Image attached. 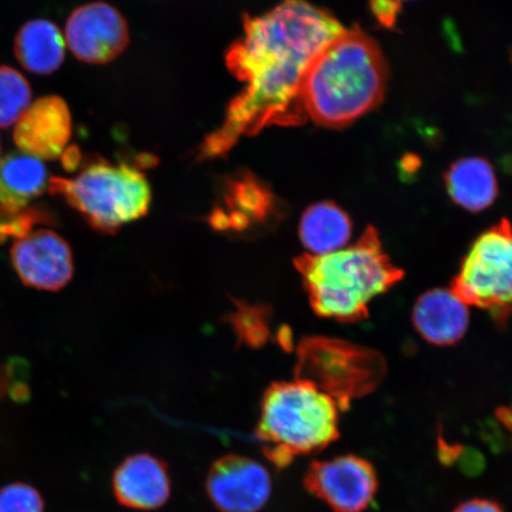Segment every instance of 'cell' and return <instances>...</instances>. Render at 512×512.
<instances>
[{
    "instance_id": "6da1fadb",
    "label": "cell",
    "mask_w": 512,
    "mask_h": 512,
    "mask_svg": "<svg viewBox=\"0 0 512 512\" xmlns=\"http://www.w3.org/2000/svg\"><path fill=\"white\" fill-rule=\"evenodd\" d=\"M344 30L329 10L309 0H283L264 15L245 16L242 36L228 49L226 62L246 87L230 102L219 130L204 139L198 159L226 155L241 137L271 125L304 124V76Z\"/></svg>"
},
{
    "instance_id": "7a4b0ae2",
    "label": "cell",
    "mask_w": 512,
    "mask_h": 512,
    "mask_svg": "<svg viewBox=\"0 0 512 512\" xmlns=\"http://www.w3.org/2000/svg\"><path fill=\"white\" fill-rule=\"evenodd\" d=\"M388 76L379 44L360 28L345 29L307 69L302 85L306 117L334 130L348 127L382 104Z\"/></svg>"
},
{
    "instance_id": "3957f363",
    "label": "cell",
    "mask_w": 512,
    "mask_h": 512,
    "mask_svg": "<svg viewBox=\"0 0 512 512\" xmlns=\"http://www.w3.org/2000/svg\"><path fill=\"white\" fill-rule=\"evenodd\" d=\"M313 311L338 322L366 318L369 304L403 277L383 251L379 233L369 227L351 246L294 260Z\"/></svg>"
},
{
    "instance_id": "277c9868",
    "label": "cell",
    "mask_w": 512,
    "mask_h": 512,
    "mask_svg": "<svg viewBox=\"0 0 512 512\" xmlns=\"http://www.w3.org/2000/svg\"><path fill=\"white\" fill-rule=\"evenodd\" d=\"M338 403L310 381L275 382L261 401L258 439L266 457L285 469L299 456L339 438Z\"/></svg>"
},
{
    "instance_id": "5b68a950",
    "label": "cell",
    "mask_w": 512,
    "mask_h": 512,
    "mask_svg": "<svg viewBox=\"0 0 512 512\" xmlns=\"http://www.w3.org/2000/svg\"><path fill=\"white\" fill-rule=\"evenodd\" d=\"M48 190L66 200L94 229L107 234L142 219L152 201L144 172L96 157L86 160L74 178L51 177Z\"/></svg>"
},
{
    "instance_id": "8992f818",
    "label": "cell",
    "mask_w": 512,
    "mask_h": 512,
    "mask_svg": "<svg viewBox=\"0 0 512 512\" xmlns=\"http://www.w3.org/2000/svg\"><path fill=\"white\" fill-rule=\"evenodd\" d=\"M451 290L467 305L488 311L498 323L512 316V226L502 220L467 252Z\"/></svg>"
},
{
    "instance_id": "52a82bcc",
    "label": "cell",
    "mask_w": 512,
    "mask_h": 512,
    "mask_svg": "<svg viewBox=\"0 0 512 512\" xmlns=\"http://www.w3.org/2000/svg\"><path fill=\"white\" fill-rule=\"evenodd\" d=\"M304 486L334 512H364L374 502L379 477L368 459L345 454L313 462Z\"/></svg>"
},
{
    "instance_id": "ba28073f",
    "label": "cell",
    "mask_w": 512,
    "mask_h": 512,
    "mask_svg": "<svg viewBox=\"0 0 512 512\" xmlns=\"http://www.w3.org/2000/svg\"><path fill=\"white\" fill-rule=\"evenodd\" d=\"M283 217V203L266 182L252 172L240 171L223 182L209 222L219 232L247 235L273 227Z\"/></svg>"
},
{
    "instance_id": "9c48e42d",
    "label": "cell",
    "mask_w": 512,
    "mask_h": 512,
    "mask_svg": "<svg viewBox=\"0 0 512 512\" xmlns=\"http://www.w3.org/2000/svg\"><path fill=\"white\" fill-rule=\"evenodd\" d=\"M66 38L76 59L105 64L124 53L130 42V30L124 16L112 5L93 2L70 14Z\"/></svg>"
},
{
    "instance_id": "30bf717a",
    "label": "cell",
    "mask_w": 512,
    "mask_h": 512,
    "mask_svg": "<svg viewBox=\"0 0 512 512\" xmlns=\"http://www.w3.org/2000/svg\"><path fill=\"white\" fill-rule=\"evenodd\" d=\"M11 262L24 285L59 291L73 278L72 249L54 230L37 229L15 240Z\"/></svg>"
},
{
    "instance_id": "8fae6325",
    "label": "cell",
    "mask_w": 512,
    "mask_h": 512,
    "mask_svg": "<svg viewBox=\"0 0 512 512\" xmlns=\"http://www.w3.org/2000/svg\"><path fill=\"white\" fill-rule=\"evenodd\" d=\"M207 490L222 512H258L271 497L272 479L266 467L255 460L229 454L211 466Z\"/></svg>"
},
{
    "instance_id": "7c38bea8",
    "label": "cell",
    "mask_w": 512,
    "mask_h": 512,
    "mask_svg": "<svg viewBox=\"0 0 512 512\" xmlns=\"http://www.w3.org/2000/svg\"><path fill=\"white\" fill-rule=\"evenodd\" d=\"M72 138V114L60 96L38 99L17 121L14 140L19 150L41 160L63 155Z\"/></svg>"
},
{
    "instance_id": "4fadbf2b",
    "label": "cell",
    "mask_w": 512,
    "mask_h": 512,
    "mask_svg": "<svg viewBox=\"0 0 512 512\" xmlns=\"http://www.w3.org/2000/svg\"><path fill=\"white\" fill-rule=\"evenodd\" d=\"M113 490L124 507L144 511L159 509L171 495L168 467L150 454L128 457L114 472Z\"/></svg>"
},
{
    "instance_id": "5bb4252c",
    "label": "cell",
    "mask_w": 512,
    "mask_h": 512,
    "mask_svg": "<svg viewBox=\"0 0 512 512\" xmlns=\"http://www.w3.org/2000/svg\"><path fill=\"white\" fill-rule=\"evenodd\" d=\"M469 305L452 290H433L421 296L413 310V323L427 342L452 345L469 326Z\"/></svg>"
},
{
    "instance_id": "9a60e30c",
    "label": "cell",
    "mask_w": 512,
    "mask_h": 512,
    "mask_svg": "<svg viewBox=\"0 0 512 512\" xmlns=\"http://www.w3.org/2000/svg\"><path fill=\"white\" fill-rule=\"evenodd\" d=\"M447 194L457 206L478 213L488 209L498 196L494 166L484 157H464L450 165L444 175Z\"/></svg>"
},
{
    "instance_id": "2e32d148",
    "label": "cell",
    "mask_w": 512,
    "mask_h": 512,
    "mask_svg": "<svg viewBox=\"0 0 512 512\" xmlns=\"http://www.w3.org/2000/svg\"><path fill=\"white\" fill-rule=\"evenodd\" d=\"M49 174L41 159L14 151L0 159V207L28 208L49 187Z\"/></svg>"
},
{
    "instance_id": "e0dca14e",
    "label": "cell",
    "mask_w": 512,
    "mask_h": 512,
    "mask_svg": "<svg viewBox=\"0 0 512 512\" xmlns=\"http://www.w3.org/2000/svg\"><path fill=\"white\" fill-rule=\"evenodd\" d=\"M299 239L311 255H325L349 245L352 223L347 211L335 202L312 204L299 222Z\"/></svg>"
},
{
    "instance_id": "ac0fdd59",
    "label": "cell",
    "mask_w": 512,
    "mask_h": 512,
    "mask_svg": "<svg viewBox=\"0 0 512 512\" xmlns=\"http://www.w3.org/2000/svg\"><path fill=\"white\" fill-rule=\"evenodd\" d=\"M66 43L59 27L48 19H34L18 30L15 54L24 69L36 75H49L62 66Z\"/></svg>"
},
{
    "instance_id": "d6986e66",
    "label": "cell",
    "mask_w": 512,
    "mask_h": 512,
    "mask_svg": "<svg viewBox=\"0 0 512 512\" xmlns=\"http://www.w3.org/2000/svg\"><path fill=\"white\" fill-rule=\"evenodd\" d=\"M30 83L18 70L0 66V128L17 123L31 105Z\"/></svg>"
},
{
    "instance_id": "ffe728a7",
    "label": "cell",
    "mask_w": 512,
    "mask_h": 512,
    "mask_svg": "<svg viewBox=\"0 0 512 512\" xmlns=\"http://www.w3.org/2000/svg\"><path fill=\"white\" fill-rule=\"evenodd\" d=\"M235 334L240 342L251 347H260L270 336L268 328V313L265 307L251 305H236V311L230 319Z\"/></svg>"
},
{
    "instance_id": "44dd1931",
    "label": "cell",
    "mask_w": 512,
    "mask_h": 512,
    "mask_svg": "<svg viewBox=\"0 0 512 512\" xmlns=\"http://www.w3.org/2000/svg\"><path fill=\"white\" fill-rule=\"evenodd\" d=\"M49 211L40 207L11 210L0 207V242L8 238H23L38 223H49Z\"/></svg>"
},
{
    "instance_id": "7402d4cb",
    "label": "cell",
    "mask_w": 512,
    "mask_h": 512,
    "mask_svg": "<svg viewBox=\"0 0 512 512\" xmlns=\"http://www.w3.org/2000/svg\"><path fill=\"white\" fill-rule=\"evenodd\" d=\"M0 512H44L43 498L30 485L10 484L0 490Z\"/></svg>"
},
{
    "instance_id": "603a6c76",
    "label": "cell",
    "mask_w": 512,
    "mask_h": 512,
    "mask_svg": "<svg viewBox=\"0 0 512 512\" xmlns=\"http://www.w3.org/2000/svg\"><path fill=\"white\" fill-rule=\"evenodd\" d=\"M371 15L383 29H398L402 12L401 0H368Z\"/></svg>"
},
{
    "instance_id": "cb8c5ba5",
    "label": "cell",
    "mask_w": 512,
    "mask_h": 512,
    "mask_svg": "<svg viewBox=\"0 0 512 512\" xmlns=\"http://www.w3.org/2000/svg\"><path fill=\"white\" fill-rule=\"evenodd\" d=\"M453 512H505L501 504L488 498H473L460 503Z\"/></svg>"
},
{
    "instance_id": "d4e9b609",
    "label": "cell",
    "mask_w": 512,
    "mask_h": 512,
    "mask_svg": "<svg viewBox=\"0 0 512 512\" xmlns=\"http://www.w3.org/2000/svg\"><path fill=\"white\" fill-rule=\"evenodd\" d=\"M61 157L63 168L70 172L78 169L82 162V156L78 146H70L68 150L63 152Z\"/></svg>"
},
{
    "instance_id": "484cf974",
    "label": "cell",
    "mask_w": 512,
    "mask_h": 512,
    "mask_svg": "<svg viewBox=\"0 0 512 512\" xmlns=\"http://www.w3.org/2000/svg\"><path fill=\"white\" fill-rule=\"evenodd\" d=\"M420 164V158L415 155H406L401 159L402 170L407 172L408 175L415 174L419 170Z\"/></svg>"
},
{
    "instance_id": "4316f807",
    "label": "cell",
    "mask_w": 512,
    "mask_h": 512,
    "mask_svg": "<svg viewBox=\"0 0 512 512\" xmlns=\"http://www.w3.org/2000/svg\"><path fill=\"white\" fill-rule=\"evenodd\" d=\"M0 153H2V144H0Z\"/></svg>"
},
{
    "instance_id": "83f0119b",
    "label": "cell",
    "mask_w": 512,
    "mask_h": 512,
    "mask_svg": "<svg viewBox=\"0 0 512 512\" xmlns=\"http://www.w3.org/2000/svg\"><path fill=\"white\" fill-rule=\"evenodd\" d=\"M401 2H402V0H401Z\"/></svg>"
}]
</instances>
